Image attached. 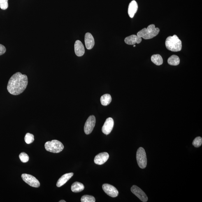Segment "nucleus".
I'll return each instance as SVG.
<instances>
[{"instance_id": "nucleus-21", "label": "nucleus", "mask_w": 202, "mask_h": 202, "mask_svg": "<svg viewBox=\"0 0 202 202\" xmlns=\"http://www.w3.org/2000/svg\"><path fill=\"white\" fill-rule=\"evenodd\" d=\"M82 202H96L95 198L93 196L89 195H84L81 198Z\"/></svg>"}, {"instance_id": "nucleus-2", "label": "nucleus", "mask_w": 202, "mask_h": 202, "mask_svg": "<svg viewBox=\"0 0 202 202\" xmlns=\"http://www.w3.org/2000/svg\"><path fill=\"white\" fill-rule=\"evenodd\" d=\"M165 44L167 48L171 52H178L182 50L181 40L176 35L168 37L166 39Z\"/></svg>"}, {"instance_id": "nucleus-22", "label": "nucleus", "mask_w": 202, "mask_h": 202, "mask_svg": "<svg viewBox=\"0 0 202 202\" xmlns=\"http://www.w3.org/2000/svg\"><path fill=\"white\" fill-rule=\"evenodd\" d=\"M24 140L26 143L28 144H31L34 141V135L30 133H27L26 134Z\"/></svg>"}, {"instance_id": "nucleus-15", "label": "nucleus", "mask_w": 202, "mask_h": 202, "mask_svg": "<svg viewBox=\"0 0 202 202\" xmlns=\"http://www.w3.org/2000/svg\"><path fill=\"white\" fill-rule=\"evenodd\" d=\"M138 3L135 1H133L130 3L128 8V14L130 18H133L138 10Z\"/></svg>"}, {"instance_id": "nucleus-12", "label": "nucleus", "mask_w": 202, "mask_h": 202, "mask_svg": "<svg viewBox=\"0 0 202 202\" xmlns=\"http://www.w3.org/2000/svg\"><path fill=\"white\" fill-rule=\"evenodd\" d=\"M75 52L76 55L78 57H81L85 53V48L82 42L77 40L75 43Z\"/></svg>"}, {"instance_id": "nucleus-26", "label": "nucleus", "mask_w": 202, "mask_h": 202, "mask_svg": "<svg viewBox=\"0 0 202 202\" xmlns=\"http://www.w3.org/2000/svg\"><path fill=\"white\" fill-rule=\"evenodd\" d=\"M6 49L4 46L0 44V56L2 55L6 52Z\"/></svg>"}, {"instance_id": "nucleus-10", "label": "nucleus", "mask_w": 202, "mask_h": 202, "mask_svg": "<svg viewBox=\"0 0 202 202\" xmlns=\"http://www.w3.org/2000/svg\"><path fill=\"white\" fill-rule=\"evenodd\" d=\"M114 121L112 117H109L106 121L102 128V131L104 134L108 135L110 134L113 129Z\"/></svg>"}, {"instance_id": "nucleus-5", "label": "nucleus", "mask_w": 202, "mask_h": 202, "mask_svg": "<svg viewBox=\"0 0 202 202\" xmlns=\"http://www.w3.org/2000/svg\"><path fill=\"white\" fill-rule=\"evenodd\" d=\"M136 159L138 165L140 168L144 169L146 167L147 164L146 153L143 147H139L137 150Z\"/></svg>"}, {"instance_id": "nucleus-13", "label": "nucleus", "mask_w": 202, "mask_h": 202, "mask_svg": "<svg viewBox=\"0 0 202 202\" xmlns=\"http://www.w3.org/2000/svg\"><path fill=\"white\" fill-rule=\"evenodd\" d=\"M85 43L86 48L88 50H91L94 47V39L92 35L89 33H86L85 36Z\"/></svg>"}, {"instance_id": "nucleus-3", "label": "nucleus", "mask_w": 202, "mask_h": 202, "mask_svg": "<svg viewBox=\"0 0 202 202\" xmlns=\"http://www.w3.org/2000/svg\"><path fill=\"white\" fill-rule=\"evenodd\" d=\"M159 28H156L154 24H150L147 28H144L137 33V35L145 39H149L157 36L159 32Z\"/></svg>"}, {"instance_id": "nucleus-28", "label": "nucleus", "mask_w": 202, "mask_h": 202, "mask_svg": "<svg viewBox=\"0 0 202 202\" xmlns=\"http://www.w3.org/2000/svg\"><path fill=\"white\" fill-rule=\"evenodd\" d=\"M136 47V45H134V47Z\"/></svg>"}, {"instance_id": "nucleus-18", "label": "nucleus", "mask_w": 202, "mask_h": 202, "mask_svg": "<svg viewBox=\"0 0 202 202\" xmlns=\"http://www.w3.org/2000/svg\"><path fill=\"white\" fill-rule=\"evenodd\" d=\"M111 96L109 94H104L101 98V103L103 106H106L108 105L111 103Z\"/></svg>"}, {"instance_id": "nucleus-8", "label": "nucleus", "mask_w": 202, "mask_h": 202, "mask_svg": "<svg viewBox=\"0 0 202 202\" xmlns=\"http://www.w3.org/2000/svg\"><path fill=\"white\" fill-rule=\"evenodd\" d=\"M103 190L109 196L115 198L118 196L119 192L116 188L108 184H104L102 186Z\"/></svg>"}, {"instance_id": "nucleus-25", "label": "nucleus", "mask_w": 202, "mask_h": 202, "mask_svg": "<svg viewBox=\"0 0 202 202\" xmlns=\"http://www.w3.org/2000/svg\"><path fill=\"white\" fill-rule=\"evenodd\" d=\"M8 6V0H0V8L3 10H5Z\"/></svg>"}, {"instance_id": "nucleus-23", "label": "nucleus", "mask_w": 202, "mask_h": 202, "mask_svg": "<svg viewBox=\"0 0 202 202\" xmlns=\"http://www.w3.org/2000/svg\"><path fill=\"white\" fill-rule=\"evenodd\" d=\"M19 158L21 161L23 163L27 162L29 160V156L25 152H22L19 155Z\"/></svg>"}, {"instance_id": "nucleus-19", "label": "nucleus", "mask_w": 202, "mask_h": 202, "mask_svg": "<svg viewBox=\"0 0 202 202\" xmlns=\"http://www.w3.org/2000/svg\"><path fill=\"white\" fill-rule=\"evenodd\" d=\"M168 64L172 66H177L179 64L180 60L178 56L173 55L168 59Z\"/></svg>"}, {"instance_id": "nucleus-16", "label": "nucleus", "mask_w": 202, "mask_h": 202, "mask_svg": "<svg viewBox=\"0 0 202 202\" xmlns=\"http://www.w3.org/2000/svg\"><path fill=\"white\" fill-rule=\"evenodd\" d=\"M73 173H66L63 175L58 180L57 184H56L57 187H60L61 186L64 185L73 176Z\"/></svg>"}, {"instance_id": "nucleus-24", "label": "nucleus", "mask_w": 202, "mask_h": 202, "mask_svg": "<svg viewBox=\"0 0 202 202\" xmlns=\"http://www.w3.org/2000/svg\"><path fill=\"white\" fill-rule=\"evenodd\" d=\"M202 143V138L201 137H198L194 140L192 145L195 147H198L201 146Z\"/></svg>"}, {"instance_id": "nucleus-27", "label": "nucleus", "mask_w": 202, "mask_h": 202, "mask_svg": "<svg viewBox=\"0 0 202 202\" xmlns=\"http://www.w3.org/2000/svg\"><path fill=\"white\" fill-rule=\"evenodd\" d=\"M60 202H66V201H64V200H61V201H59Z\"/></svg>"}, {"instance_id": "nucleus-17", "label": "nucleus", "mask_w": 202, "mask_h": 202, "mask_svg": "<svg viewBox=\"0 0 202 202\" xmlns=\"http://www.w3.org/2000/svg\"><path fill=\"white\" fill-rule=\"evenodd\" d=\"M71 188L72 191L73 192H80L84 190V186L81 183L76 182L72 184Z\"/></svg>"}, {"instance_id": "nucleus-14", "label": "nucleus", "mask_w": 202, "mask_h": 202, "mask_svg": "<svg viewBox=\"0 0 202 202\" xmlns=\"http://www.w3.org/2000/svg\"><path fill=\"white\" fill-rule=\"evenodd\" d=\"M142 38L136 35H133L126 37L124 41L127 44L133 45L136 43H140L142 42Z\"/></svg>"}, {"instance_id": "nucleus-7", "label": "nucleus", "mask_w": 202, "mask_h": 202, "mask_svg": "<svg viewBox=\"0 0 202 202\" xmlns=\"http://www.w3.org/2000/svg\"><path fill=\"white\" fill-rule=\"evenodd\" d=\"M96 122V117L94 115H91L86 121L84 126V130L86 134H90L93 130Z\"/></svg>"}, {"instance_id": "nucleus-20", "label": "nucleus", "mask_w": 202, "mask_h": 202, "mask_svg": "<svg viewBox=\"0 0 202 202\" xmlns=\"http://www.w3.org/2000/svg\"><path fill=\"white\" fill-rule=\"evenodd\" d=\"M153 63L156 65L160 66L163 64V61L162 57L159 54H155L152 55L151 58Z\"/></svg>"}, {"instance_id": "nucleus-1", "label": "nucleus", "mask_w": 202, "mask_h": 202, "mask_svg": "<svg viewBox=\"0 0 202 202\" xmlns=\"http://www.w3.org/2000/svg\"><path fill=\"white\" fill-rule=\"evenodd\" d=\"M28 83L27 75L18 72L10 77L7 89L10 94L14 96L19 95L25 90Z\"/></svg>"}, {"instance_id": "nucleus-9", "label": "nucleus", "mask_w": 202, "mask_h": 202, "mask_svg": "<svg viewBox=\"0 0 202 202\" xmlns=\"http://www.w3.org/2000/svg\"><path fill=\"white\" fill-rule=\"evenodd\" d=\"M131 192L136 196L142 201L147 202L148 200L146 195L139 187L136 185H133L131 188Z\"/></svg>"}, {"instance_id": "nucleus-4", "label": "nucleus", "mask_w": 202, "mask_h": 202, "mask_svg": "<svg viewBox=\"0 0 202 202\" xmlns=\"http://www.w3.org/2000/svg\"><path fill=\"white\" fill-rule=\"evenodd\" d=\"M45 147L47 151L54 153H58L63 150L64 145L59 140H54L48 141L45 144Z\"/></svg>"}, {"instance_id": "nucleus-6", "label": "nucleus", "mask_w": 202, "mask_h": 202, "mask_svg": "<svg viewBox=\"0 0 202 202\" xmlns=\"http://www.w3.org/2000/svg\"><path fill=\"white\" fill-rule=\"evenodd\" d=\"M22 177L24 181L31 187L35 188H38L40 187L39 182L33 175L27 174H23Z\"/></svg>"}, {"instance_id": "nucleus-11", "label": "nucleus", "mask_w": 202, "mask_h": 202, "mask_svg": "<svg viewBox=\"0 0 202 202\" xmlns=\"http://www.w3.org/2000/svg\"><path fill=\"white\" fill-rule=\"evenodd\" d=\"M109 158V155L107 152L101 153L97 155L94 159L95 164L101 165L104 164L108 161Z\"/></svg>"}]
</instances>
